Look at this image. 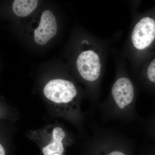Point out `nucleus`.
<instances>
[{
    "label": "nucleus",
    "mask_w": 155,
    "mask_h": 155,
    "mask_svg": "<svg viewBox=\"0 0 155 155\" xmlns=\"http://www.w3.org/2000/svg\"><path fill=\"white\" fill-rule=\"evenodd\" d=\"M44 94L48 99L57 104H67L76 97L77 90L71 81L62 79L51 80L45 86Z\"/></svg>",
    "instance_id": "f257e3e1"
},
{
    "label": "nucleus",
    "mask_w": 155,
    "mask_h": 155,
    "mask_svg": "<svg viewBox=\"0 0 155 155\" xmlns=\"http://www.w3.org/2000/svg\"><path fill=\"white\" fill-rule=\"evenodd\" d=\"M155 38V21L146 17L140 19L131 34V41L135 49L141 51L148 47Z\"/></svg>",
    "instance_id": "f03ea898"
},
{
    "label": "nucleus",
    "mask_w": 155,
    "mask_h": 155,
    "mask_svg": "<svg viewBox=\"0 0 155 155\" xmlns=\"http://www.w3.org/2000/svg\"><path fill=\"white\" fill-rule=\"evenodd\" d=\"M78 71L84 79L94 81L99 77L102 65L99 56L92 50L81 53L76 61Z\"/></svg>",
    "instance_id": "7ed1b4c3"
},
{
    "label": "nucleus",
    "mask_w": 155,
    "mask_h": 155,
    "mask_svg": "<svg viewBox=\"0 0 155 155\" xmlns=\"http://www.w3.org/2000/svg\"><path fill=\"white\" fill-rule=\"evenodd\" d=\"M57 28V21L53 13L48 10L44 11L39 25L35 30V41L38 44L45 45L56 35Z\"/></svg>",
    "instance_id": "20e7f679"
},
{
    "label": "nucleus",
    "mask_w": 155,
    "mask_h": 155,
    "mask_svg": "<svg viewBox=\"0 0 155 155\" xmlns=\"http://www.w3.org/2000/svg\"><path fill=\"white\" fill-rule=\"evenodd\" d=\"M112 93L117 105L121 109H124L133 101L134 97L133 84L127 78H120L114 84Z\"/></svg>",
    "instance_id": "39448f33"
},
{
    "label": "nucleus",
    "mask_w": 155,
    "mask_h": 155,
    "mask_svg": "<svg viewBox=\"0 0 155 155\" xmlns=\"http://www.w3.org/2000/svg\"><path fill=\"white\" fill-rule=\"evenodd\" d=\"M52 136V142L43 148L42 152L44 155L61 154L64 151V146L62 143L65 137L64 130L61 127H55L53 130Z\"/></svg>",
    "instance_id": "423d86ee"
},
{
    "label": "nucleus",
    "mask_w": 155,
    "mask_h": 155,
    "mask_svg": "<svg viewBox=\"0 0 155 155\" xmlns=\"http://www.w3.org/2000/svg\"><path fill=\"white\" fill-rule=\"evenodd\" d=\"M38 3L36 0H15L13 2L12 9L17 16L25 17L34 11Z\"/></svg>",
    "instance_id": "0eeeda50"
},
{
    "label": "nucleus",
    "mask_w": 155,
    "mask_h": 155,
    "mask_svg": "<svg viewBox=\"0 0 155 155\" xmlns=\"http://www.w3.org/2000/svg\"><path fill=\"white\" fill-rule=\"evenodd\" d=\"M147 76L151 81L155 83V59L151 62L148 67Z\"/></svg>",
    "instance_id": "6e6552de"
},
{
    "label": "nucleus",
    "mask_w": 155,
    "mask_h": 155,
    "mask_svg": "<svg viewBox=\"0 0 155 155\" xmlns=\"http://www.w3.org/2000/svg\"><path fill=\"white\" fill-rule=\"evenodd\" d=\"M108 155H126L125 153L122 152L118 151H115L110 153Z\"/></svg>",
    "instance_id": "1a4fd4ad"
},
{
    "label": "nucleus",
    "mask_w": 155,
    "mask_h": 155,
    "mask_svg": "<svg viewBox=\"0 0 155 155\" xmlns=\"http://www.w3.org/2000/svg\"><path fill=\"white\" fill-rule=\"evenodd\" d=\"M0 155H5V149L2 144L0 145Z\"/></svg>",
    "instance_id": "9d476101"
},
{
    "label": "nucleus",
    "mask_w": 155,
    "mask_h": 155,
    "mask_svg": "<svg viewBox=\"0 0 155 155\" xmlns=\"http://www.w3.org/2000/svg\"><path fill=\"white\" fill-rule=\"evenodd\" d=\"M50 155H62L61 154L59 153H54L53 154Z\"/></svg>",
    "instance_id": "9b49d317"
}]
</instances>
